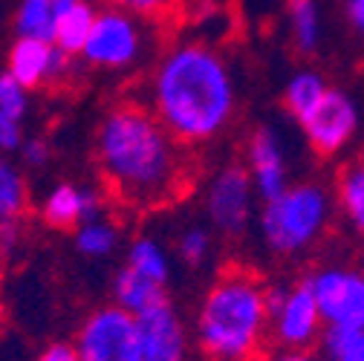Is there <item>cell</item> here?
Listing matches in <instances>:
<instances>
[{"instance_id": "f1b7e54d", "label": "cell", "mask_w": 364, "mask_h": 361, "mask_svg": "<svg viewBox=\"0 0 364 361\" xmlns=\"http://www.w3.org/2000/svg\"><path fill=\"white\" fill-rule=\"evenodd\" d=\"M21 237H23L21 217H6V214H0V263L9 260V257L18 252Z\"/></svg>"}, {"instance_id": "5b68a950", "label": "cell", "mask_w": 364, "mask_h": 361, "mask_svg": "<svg viewBox=\"0 0 364 361\" xmlns=\"http://www.w3.org/2000/svg\"><path fill=\"white\" fill-rule=\"evenodd\" d=\"M327 220L330 203L321 188L312 183L289 185L284 194L263 200L260 235L275 254H298L324 232Z\"/></svg>"}, {"instance_id": "7a4b0ae2", "label": "cell", "mask_w": 364, "mask_h": 361, "mask_svg": "<svg viewBox=\"0 0 364 361\" xmlns=\"http://www.w3.org/2000/svg\"><path fill=\"white\" fill-rule=\"evenodd\" d=\"M145 104L182 145H208L229 130L237 110L232 67L203 38L173 41L148 75Z\"/></svg>"}, {"instance_id": "83f0119b", "label": "cell", "mask_w": 364, "mask_h": 361, "mask_svg": "<svg viewBox=\"0 0 364 361\" xmlns=\"http://www.w3.org/2000/svg\"><path fill=\"white\" fill-rule=\"evenodd\" d=\"M21 156V165L23 168H32V171H41V168H47L50 159H53V148L47 139H41V136H26V142L21 145L18 151Z\"/></svg>"}, {"instance_id": "ac0fdd59", "label": "cell", "mask_w": 364, "mask_h": 361, "mask_svg": "<svg viewBox=\"0 0 364 361\" xmlns=\"http://www.w3.org/2000/svg\"><path fill=\"white\" fill-rule=\"evenodd\" d=\"M75 0H18L15 6V35L53 41L61 15Z\"/></svg>"}, {"instance_id": "ffe728a7", "label": "cell", "mask_w": 364, "mask_h": 361, "mask_svg": "<svg viewBox=\"0 0 364 361\" xmlns=\"http://www.w3.org/2000/svg\"><path fill=\"white\" fill-rule=\"evenodd\" d=\"M96 15H99V9L90 4V0H75V4L61 15V21L55 26V35H53V43H58L64 53L78 58V53L87 43L90 29H93V23H96Z\"/></svg>"}, {"instance_id": "7c38bea8", "label": "cell", "mask_w": 364, "mask_h": 361, "mask_svg": "<svg viewBox=\"0 0 364 361\" xmlns=\"http://www.w3.org/2000/svg\"><path fill=\"white\" fill-rule=\"evenodd\" d=\"M107 191L84 183H55L41 200V220L58 232H75L84 220H93L107 211Z\"/></svg>"}, {"instance_id": "8fae6325", "label": "cell", "mask_w": 364, "mask_h": 361, "mask_svg": "<svg viewBox=\"0 0 364 361\" xmlns=\"http://www.w3.org/2000/svg\"><path fill=\"white\" fill-rule=\"evenodd\" d=\"M145 361H188L191 335L171 298L136 315Z\"/></svg>"}, {"instance_id": "f546056e", "label": "cell", "mask_w": 364, "mask_h": 361, "mask_svg": "<svg viewBox=\"0 0 364 361\" xmlns=\"http://www.w3.org/2000/svg\"><path fill=\"white\" fill-rule=\"evenodd\" d=\"M32 361H78V352L73 347V341H53L43 347Z\"/></svg>"}, {"instance_id": "30bf717a", "label": "cell", "mask_w": 364, "mask_h": 361, "mask_svg": "<svg viewBox=\"0 0 364 361\" xmlns=\"http://www.w3.org/2000/svg\"><path fill=\"white\" fill-rule=\"evenodd\" d=\"M355 122H358V116H355L353 102L333 87H327L324 96L298 119V124L306 133V142L312 145V151L318 156L338 153L350 142Z\"/></svg>"}, {"instance_id": "d4e9b609", "label": "cell", "mask_w": 364, "mask_h": 361, "mask_svg": "<svg viewBox=\"0 0 364 361\" xmlns=\"http://www.w3.org/2000/svg\"><path fill=\"white\" fill-rule=\"evenodd\" d=\"M287 12H289V26H292L295 47L301 53H312L318 47V35H321L315 0H287Z\"/></svg>"}, {"instance_id": "6da1fadb", "label": "cell", "mask_w": 364, "mask_h": 361, "mask_svg": "<svg viewBox=\"0 0 364 361\" xmlns=\"http://www.w3.org/2000/svg\"><path fill=\"white\" fill-rule=\"evenodd\" d=\"M93 156L107 197L130 211L168 208L191 188L188 145H182L145 102L119 99L102 113Z\"/></svg>"}, {"instance_id": "9c48e42d", "label": "cell", "mask_w": 364, "mask_h": 361, "mask_svg": "<svg viewBox=\"0 0 364 361\" xmlns=\"http://www.w3.org/2000/svg\"><path fill=\"white\" fill-rule=\"evenodd\" d=\"M75 64H81L75 55L64 53L58 43L47 38H26L18 35L6 53V72L23 84L29 93L43 87H53L75 72Z\"/></svg>"}, {"instance_id": "ba28073f", "label": "cell", "mask_w": 364, "mask_h": 361, "mask_svg": "<svg viewBox=\"0 0 364 361\" xmlns=\"http://www.w3.org/2000/svg\"><path fill=\"white\" fill-rule=\"evenodd\" d=\"M255 194L257 191L246 165L240 162L223 165L205 188V214L211 229L220 232L223 237H240L252 222Z\"/></svg>"}, {"instance_id": "52a82bcc", "label": "cell", "mask_w": 364, "mask_h": 361, "mask_svg": "<svg viewBox=\"0 0 364 361\" xmlns=\"http://www.w3.org/2000/svg\"><path fill=\"white\" fill-rule=\"evenodd\" d=\"M321 324L324 315L306 278L287 289L269 286V338L278 347L309 350L321 335Z\"/></svg>"}, {"instance_id": "4fadbf2b", "label": "cell", "mask_w": 364, "mask_h": 361, "mask_svg": "<svg viewBox=\"0 0 364 361\" xmlns=\"http://www.w3.org/2000/svg\"><path fill=\"white\" fill-rule=\"evenodd\" d=\"M324 324H341L364 312V275L347 269H321L306 278Z\"/></svg>"}, {"instance_id": "277c9868", "label": "cell", "mask_w": 364, "mask_h": 361, "mask_svg": "<svg viewBox=\"0 0 364 361\" xmlns=\"http://www.w3.org/2000/svg\"><path fill=\"white\" fill-rule=\"evenodd\" d=\"M159 23L119 9V6H105L96 15V23L87 35L84 50L78 53V61L90 70L122 75L139 70L151 53H154V29Z\"/></svg>"}, {"instance_id": "7402d4cb", "label": "cell", "mask_w": 364, "mask_h": 361, "mask_svg": "<svg viewBox=\"0 0 364 361\" xmlns=\"http://www.w3.org/2000/svg\"><path fill=\"white\" fill-rule=\"evenodd\" d=\"M29 205V183L23 168L12 159V153H0V214L23 217Z\"/></svg>"}, {"instance_id": "603a6c76", "label": "cell", "mask_w": 364, "mask_h": 361, "mask_svg": "<svg viewBox=\"0 0 364 361\" xmlns=\"http://www.w3.org/2000/svg\"><path fill=\"white\" fill-rule=\"evenodd\" d=\"M211 252H214V235L200 222L182 225V229L176 232V237H173V254L182 266H188V269L205 266Z\"/></svg>"}, {"instance_id": "d6986e66", "label": "cell", "mask_w": 364, "mask_h": 361, "mask_svg": "<svg viewBox=\"0 0 364 361\" xmlns=\"http://www.w3.org/2000/svg\"><path fill=\"white\" fill-rule=\"evenodd\" d=\"M73 246L81 257L87 260H105L110 254H116V249L122 246V229L119 222L105 211L93 220H84L78 229L73 232Z\"/></svg>"}, {"instance_id": "484cf974", "label": "cell", "mask_w": 364, "mask_h": 361, "mask_svg": "<svg viewBox=\"0 0 364 361\" xmlns=\"http://www.w3.org/2000/svg\"><path fill=\"white\" fill-rule=\"evenodd\" d=\"M324 90H327V84L321 81V75H315V72H298L287 84V90H284V107H287V113L298 122L318 99L324 96Z\"/></svg>"}, {"instance_id": "9a60e30c", "label": "cell", "mask_w": 364, "mask_h": 361, "mask_svg": "<svg viewBox=\"0 0 364 361\" xmlns=\"http://www.w3.org/2000/svg\"><path fill=\"white\" fill-rule=\"evenodd\" d=\"M29 90L0 67V153H18L26 142Z\"/></svg>"}, {"instance_id": "8992f818", "label": "cell", "mask_w": 364, "mask_h": 361, "mask_svg": "<svg viewBox=\"0 0 364 361\" xmlns=\"http://www.w3.org/2000/svg\"><path fill=\"white\" fill-rule=\"evenodd\" d=\"M73 347L78 361H145L136 315L113 301L84 315Z\"/></svg>"}, {"instance_id": "4dcf8cb0", "label": "cell", "mask_w": 364, "mask_h": 361, "mask_svg": "<svg viewBox=\"0 0 364 361\" xmlns=\"http://www.w3.org/2000/svg\"><path fill=\"white\" fill-rule=\"evenodd\" d=\"M257 361H330V358H321L312 350H289V347H278L272 352H263Z\"/></svg>"}, {"instance_id": "cb8c5ba5", "label": "cell", "mask_w": 364, "mask_h": 361, "mask_svg": "<svg viewBox=\"0 0 364 361\" xmlns=\"http://www.w3.org/2000/svg\"><path fill=\"white\" fill-rule=\"evenodd\" d=\"M338 200L344 214L364 232V159H355L338 173Z\"/></svg>"}, {"instance_id": "44dd1931", "label": "cell", "mask_w": 364, "mask_h": 361, "mask_svg": "<svg viewBox=\"0 0 364 361\" xmlns=\"http://www.w3.org/2000/svg\"><path fill=\"white\" fill-rule=\"evenodd\" d=\"M321 344L330 361H364V312L341 324H327Z\"/></svg>"}, {"instance_id": "3957f363", "label": "cell", "mask_w": 364, "mask_h": 361, "mask_svg": "<svg viewBox=\"0 0 364 361\" xmlns=\"http://www.w3.org/2000/svg\"><path fill=\"white\" fill-rule=\"evenodd\" d=\"M269 338V286L249 266H225L194 315V341L205 361H257Z\"/></svg>"}, {"instance_id": "2e32d148", "label": "cell", "mask_w": 364, "mask_h": 361, "mask_svg": "<svg viewBox=\"0 0 364 361\" xmlns=\"http://www.w3.org/2000/svg\"><path fill=\"white\" fill-rule=\"evenodd\" d=\"M124 266H130L133 272L145 275L148 281H154L159 286H168L171 278H173L171 252L154 235H139V237H133L127 243V249H124Z\"/></svg>"}, {"instance_id": "5bb4252c", "label": "cell", "mask_w": 364, "mask_h": 361, "mask_svg": "<svg viewBox=\"0 0 364 361\" xmlns=\"http://www.w3.org/2000/svg\"><path fill=\"white\" fill-rule=\"evenodd\" d=\"M249 176L255 183V191L260 200H272L289 188L287 179V159L278 133L272 127H257L252 130V136L246 142V162Z\"/></svg>"}, {"instance_id": "e0dca14e", "label": "cell", "mask_w": 364, "mask_h": 361, "mask_svg": "<svg viewBox=\"0 0 364 361\" xmlns=\"http://www.w3.org/2000/svg\"><path fill=\"white\" fill-rule=\"evenodd\" d=\"M110 295H113V303H119L122 309L139 315L156 303H162L168 295V286H159L154 281H148L145 275L133 272L130 266H122L119 272L113 275V286H110Z\"/></svg>"}, {"instance_id": "4316f807", "label": "cell", "mask_w": 364, "mask_h": 361, "mask_svg": "<svg viewBox=\"0 0 364 361\" xmlns=\"http://www.w3.org/2000/svg\"><path fill=\"white\" fill-rule=\"evenodd\" d=\"M110 6H119V9H127V12H136L154 23H165L173 12L182 9L186 0H107Z\"/></svg>"}, {"instance_id": "1f68e13d", "label": "cell", "mask_w": 364, "mask_h": 361, "mask_svg": "<svg viewBox=\"0 0 364 361\" xmlns=\"http://www.w3.org/2000/svg\"><path fill=\"white\" fill-rule=\"evenodd\" d=\"M344 12H347V21L353 23V29L364 38V0H344Z\"/></svg>"}]
</instances>
